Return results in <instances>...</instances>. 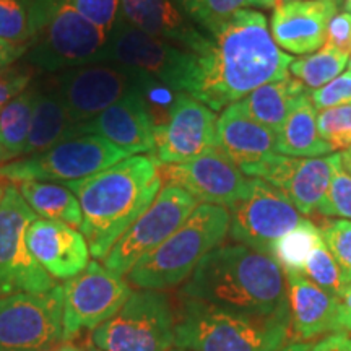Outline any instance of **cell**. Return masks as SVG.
I'll return each mask as SVG.
<instances>
[{
  "instance_id": "1",
  "label": "cell",
  "mask_w": 351,
  "mask_h": 351,
  "mask_svg": "<svg viewBox=\"0 0 351 351\" xmlns=\"http://www.w3.org/2000/svg\"><path fill=\"white\" fill-rule=\"evenodd\" d=\"M293 57L276 46L257 10L236 12L191 52L187 95L223 111L256 88L287 78Z\"/></svg>"
},
{
  "instance_id": "2",
  "label": "cell",
  "mask_w": 351,
  "mask_h": 351,
  "mask_svg": "<svg viewBox=\"0 0 351 351\" xmlns=\"http://www.w3.org/2000/svg\"><path fill=\"white\" fill-rule=\"evenodd\" d=\"M82 208L80 232L91 257L103 258L160 194L163 179L153 155H134L82 181L64 184Z\"/></svg>"
},
{
  "instance_id": "3",
  "label": "cell",
  "mask_w": 351,
  "mask_h": 351,
  "mask_svg": "<svg viewBox=\"0 0 351 351\" xmlns=\"http://www.w3.org/2000/svg\"><path fill=\"white\" fill-rule=\"evenodd\" d=\"M181 295L256 317L289 314L288 283L282 267L245 245H219L202 258Z\"/></svg>"
},
{
  "instance_id": "4",
  "label": "cell",
  "mask_w": 351,
  "mask_h": 351,
  "mask_svg": "<svg viewBox=\"0 0 351 351\" xmlns=\"http://www.w3.org/2000/svg\"><path fill=\"white\" fill-rule=\"evenodd\" d=\"M289 314L256 317L184 298L174 346L186 351H276L287 345Z\"/></svg>"
},
{
  "instance_id": "5",
  "label": "cell",
  "mask_w": 351,
  "mask_h": 351,
  "mask_svg": "<svg viewBox=\"0 0 351 351\" xmlns=\"http://www.w3.org/2000/svg\"><path fill=\"white\" fill-rule=\"evenodd\" d=\"M230 212L212 204L197 205L194 212L160 247L143 257L127 274V282L138 289H165L186 282L202 258L225 241Z\"/></svg>"
},
{
  "instance_id": "6",
  "label": "cell",
  "mask_w": 351,
  "mask_h": 351,
  "mask_svg": "<svg viewBox=\"0 0 351 351\" xmlns=\"http://www.w3.org/2000/svg\"><path fill=\"white\" fill-rule=\"evenodd\" d=\"M108 41V33L78 15L64 0H52L49 15L29 44L25 59L43 72L59 73L104 62Z\"/></svg>"
},
{
  "instance_id": "7",
  "label": "cell",
  "mask_w": 351,
  "mask_h": 351,
  "mask_svg": "<svg viewBox=\"0 0 351 351\" xmlns=\"http://www.w3.org/2000/svg\"><path fill=\"white\" fill-rule=\"evenodd\" d=\"M129 158L106 138L82 134L62 140L47 150L0 166V179L10 182H73L90 178Z\"/></svg>"
},
{
  "instance_id": "8",
  "label": "cell",
  "mask_w": 351,
  "mask_h": 351,
  "mask_svg": "<svg viewBox=\"0 0 351 351\" xmlns=\"http://www.w3.org/2000/svg\"><path fill=\"white\" fill-rule=\"evenodd\" d=\"M176 317L168 295L155 289L132 291L125 304L93 330L99 351H171Z\"/></svg>"
},
{
  "instance_id": "9",
  "label": "cell",
  "mask_w": 351,
  "mask_h": 351,
  "mask_svg": "<svg viewBox=\"0 0 351 351\" xmlns=\"http://www.w3.org/2000/svg\"><path fill=\"white\" fill-rule=\"evenodd\" d=\"M228 212L230 238L267 256L276 241L304 219L282 191L258 178L247 179Z\"/></svg>"
},
{
  "instance_id": "10",
  "label": "cell",
  "mask_w": 351,
  "mask_h": 351,
  "mask_svg": "<svg viewBox=\"0 0 351 351\" xmlns=\"http://www.w3.org/2000/svg\"><path fill=\"white\" fill-rule=\"evenodd\" d=\"M62 340V287L0 296V351H47Z\"/></svg>"
},
{
  "instance_id": "11",
  "label": "cell",
  "mask_w": 351,
  "mask_h": 351,
  "mask_svg": "<svg viewBox=\"0 0 351 351\" xmlns=\"http://www.w3.org/2000/svg\"><path fill=\"white\" fill-rule=\"evenodd\" d=\"M36 218L19 189L7 186L0 200V296L44 293L57 287L26 244V231Z\"/></svg>"
},
{
  "instance_id": "12",
  "label": "cell",
  "mask_w": 351,
  "mask_h": 351,
  "mask_svg": "<svg viewBox=\"0 0 351 351\" xmlns=\"http://www.w3.org/2000/svg\"><path fill=\"white\" fill-rule=\"evenodd\" d=\"M199 202L174 184L161 187L153 204L121 236L104 257V267L112 274L127 276L148 254L160 247L194 212Z\"/></svg>"
},
{
  "instance_id": "13",
  "label": "cell",
  "mask_w": 351,
  "mask_h": 351,
  "mask_svg": "<svg viewBox=\"0 0 351 351\" xmlns=\"http://www.w3.org/2000/svg\"><path fill=\"white\" fill-rule=\"evenodd\" d=\"M54 86L72 121L82 125L142 90V75L119 64L98 62L59 72Z\"/></svg>"
},
{
  "instance_id": "14",
  "label": "cell",
  "mask_w": 351,
  "mask_h": 351,
  "mask_svg": "<svg viewBox=\"0 0 351 351\" xmlns=\"http://www.w3.org/2000/svg\"><path fill=\"white\" fill-rule=\"evenodd\" d=\"M132 291L124 276L91 261L85 270L65 280L62 287L64 339L98 328L125 304Z\"/></svg>"
},
{
  "instance_id": "15",
  "label": "cell",
  "mask_w": 351,
  "mask_h": 351,
  "mask_svg": "<svg viewBox=\"0 0 351 351\" xmlns=\"http://www.w3.org/2000/svg\"><path fill=\"white\" fill-rule=\"evenodd\" d=\"M104 62L119 64L132 72L143 73L181 93L187 91L191 52L138 32L124 20L109 34Z\"/></svg>"
},
{
  "instance_id": "16",
  "label": "cell",
  "mask_w": 351,
  "mask_h": 351,
  "mask_svg": "<svg viewBox=\"0 0 351 351\" xmlns=\"http://www.w3.org/2000/svg\"><path fill=\"white\" fill-rule=\"evenodd\" d=\"M217 112L194 96L181 93L168 121L155 127L153 156L163 166L186 163L217 147Z\"/></svg>"
},
{
  "instance_id": "17",
  "label": "cell",
  "mask_w": 351,
  "mask_h": 351,
  "mask_svg": "<svg viewBox=\"0 0 351 351\" xmlns=\"http://www.w3.org/2000/svg\"><path fill=\"white\" fill-rule=\"evenodd\" d=\"M160 173L168 184L184 189L197 202L226 208L238 199L247 182L243 171L219 148H212L186 163L160 165Z\"/></svg>"
},
{
  "instance_id": "18",
  "label": "cell",
  "mask_w": 351,
  "mask_h": 351,
  "mask_svg": "<svg viewBox=\"0 0 351 351\" xmlns=\"http://www.w3.org/2000/svg\"><path fill=\"white\" fill-rule=\"evenodd\" d=\"M26 244L41 269L54 280H70L90 263V247L80 230L36 218L26 231Z\"/></svg>"
},
{
  "instance_id": "19",
  "label": "cell",
  "mask_w": 351,
  "mask_h": 351,
  "mask_svg": "<svg viewBox=\"0 0 351 351\" xmlns=\"http://www.w3.org/2000/svg\"><path fill=\"white\" fill-rule=\"evenodd\" d=\"M339 12L332 0H295L274 10L270 33L276 46L293 54H313L324 46L328 21Z\"/></svg>"
},
{
  "instance_id": "20",
  "label": "cell",
  "mask_w": 351,
  "mask_h": 351,
  "mask_svg": "<svg viewBox=\"0 0 351 351\" xmlns=\"http://www.w3.org/2000/svg\"><path fill=\"white\" fill-rule=\"evenodd\" d=\"M155 124L145 103L142 90L127 95L95 119L82 124V134L106 138L129 156L155 150Z\"/></svg>"
},
{
  "instance_id": "21",
  "label": "cell",
  "mask_w": 351,
  "mask_h": 351,
  "mask_svg": "<svg viewBox=\"0 0 351 351\" xmlns=\"http://www.w3.org/2000/svg\"><path fill=\"white\" fill-rule=\"evenodd\" d=\"M121 16L132 28L189 52L195 51L205 38L176 0H121Z\"/></svg>"
},
{
  "instance_id": "22",
  "label": "cell",
  "mask_w": 351,
  "mask_h": 351,
  "mask_svg": "<svg viewBox=\"0 0 351 351\" xmlns=\"http://www.w3.org/2000/svg\"><path fill=\"white\" fill-rule=\"evenodd\" d=\"M217 147L243 169L276 152V132L249 117L238 101L219 114Z\"/></svg>"
},
{
  "instance_id": "23",
  "label": "cell",
  "mask_w": 351,
  "mask_h": 351,
  "mask_svg": "<svg viewBox=\"0 0 351 351\" xmlns=\"http://www.w3.org/2000/svg\"><path fill=\"white\" fill-rule=\"evenodd\" d=\"M289 326L300 340L339 332L337 298L315 287L301 274H287ZM298 340V341H300Z\"/></svg>"
},
{
  "instance_id": "24",
  "label": "cell",
  "mask_w": 351,
  "mask_h": 351,
  "mask_svg": "<svg viewBox=\"0 0 351 351\" xmlns=\"http://www.w3.org/2000/svg\"><path fill=\"white\" fill-rule=\"evenodd\" d=\"M77 135H82V125L72 121L56 86H38L32 127L21 158L47 150L52 145Z\"/></svg>"
},
{
  "instance_id": "25",
  "label": "cell",
  "mask_w": 351,
  "mask_h": 351,
  "mask_svg": "<svg viewBox=\"0 0 351 351\" xmlns=\"http://www.w3.org/2000/svg\"><path fill=\"white\" fill-rule=\"evenodd\" d=\"M340 168L339 153L320 158H300L295 171L280 191L301 215L319 213V208L326 202L333 174Z\"/></svg>"
},
{
  "instance_id": "26",
  "label": "cell",
  "mask_w": 351,
  "mask_h": 351,
  "mask_svg": "<svg viewBox=\"0 0 351 351\" xmlns=\"http://www.w3.org/2000/svg\"><path fill=\"white\" fill-rule=\"evenodd\" d=\"M311 90L295 77L288 75L278 82H270L256 88L239 101L249 117L258 124L278 132L293 109Z\"/></svg>"
},
{
  "instance_id": "27",
  "label": "cell",
  "mask_w": 351,
  "mask_h": 351,
  "mask_svg": "<svg viewBox=\"0 0 351 351\" xmlns=\"http://www.w3.org/2000/svg\"><path fill=\"white\" fill-rule=\"evenodd\" d=\"M276 152L293 158H320L332 152L319 134L317 109L309 95L296 104L282 129L276 132Z\"/></svg>"
},
{
  "instance_id": "28",
  "label": "cell",
  "mask_w": 351,
  "mask_h": 351,
  "mask_svg": "<svg viewBox=\"0 0 351 351\" xmlns=\"http://www.w3.org/2000/svg\"><path fill=\"white\" fill-rule=\"evenodd\" d=\"M20 195L28 207L43 219H52L80 228L82 208L78 199L67 186L54 182L25 181L16 184Z\"/></svg>"
},
{
  "instance_id": "29",
  "label": "cell",
  "mask_w": 351,
  "mask_h": 351,
  "mask_svg": "<svg viewBox=\"0 0 351 351\" xmlns=\"http://www.w3.org/2000/svg\"><path fill=\"white\" fill-rule=\"evenodd\" d=\"M38 86L29 85L0 112V166L19 160L28 138Z\"/></svg>"
},
{
  "instance_id": "30",
  "label": "cell",
  "mask_w": 351,
  "mask_h": 351,
  "mask_svg": "<svg viewBox=\"0 0 351 351\" xmlns=\"http://www.w3.org/2000/svg\"><path fill=\"white\" fill-rule=\"evenodd\" d=\"M52 0H0V39L29 44L49 15Z\"/></svg>"
},
{
  "instance_id": "31",
  "label": "cell",
  "mask_w": 351,
  "mask_h": 351,
  "mask_svg": "<svg viewBox=\"0 0 351 351\" xmlns=\"http://www.w3.org/2000/svg\"><path fill=\"white\" fill-rule=\"evenodd\" d=\"M350 56L345 52L320 47L313 54L301 56L289 64V75L300 80L307 90H319L337 78L348 65Z\"/></svg>"
},
{
  "instance_id": "32",
  "label": "cell",
  "mask_w": 351,
  "mask_h": 351,
  "mask_svg": "<svg viewBox=\"0 0 351 351\" xmlns=\"http://www.w3.org/2000/svg\"><path fill=\"white\" fill-rule=\"evenodd\" d=\"M320 239H322V234H320L319 228L304 218L300 225L288 231L271 245L270 256L282 267L285 275H302L307 257L311 256V252Z\"/></svg>"
},
{
  "instance_id": "33",
  "label": "cell",
  "mask_w": 351,
  "mask_h": 351,
  "mask_svg": "<svg viewBox=\"0 0 351 351\" xmlns=\"http://www.w3.org/2000/svg\"><path fill=\"white\" fill-rule=\"evenodd\" d=\"M189 20L204 33H212L236 12L249 7L251 0H176Z\"/></svg>"
},
{
  "instance_id": "34",
  "label": "cell",
  "mask_w": 351,
  "mask_h": 351,
  "mask_svg": "<svg viewBox=\"0 0 351 351\" xmlns=\"http://www.w3.org/2000/svg\"><path fill=\"white\" fill-rule=\"evenodd\" d=\"M302 275L309 282H313L315 287L324 289V291L332 295L333 298H337V300L343 295L346 288L343 280H341L339 265L333 261V257L330 256V252H328V249L326 247L322 239L315 244L311 256L307 257Z\"/></svg>"
},
{
  "instance_id": "35",
  "label": "cell",
  "mask_w": 351,
  "mask_h": 351,
  "mask_svg": "<svg viewBox=\"0 0 351 351\" xmlns=\"http://www.w3.org/2000/svg\"><path fill=\"white\" fill-rule=\"evenodd\" d=\"M322 241L339 265L341 280L351 283V219H328L319 228Z\"/></svg>"
},
{
  "instance_id": "36",
  "label": "cell",
  "mask_w": 351,
  "mask_h": 351,
  "mask_svg": "<svg viewBox=\"0 0 351 351\" xmlns=\"http://www.w3.org/2000/svg\"><path fill=\"white\" fill-rule=\"evenodd\" d=\"M317 129L332 152L351 147V103L319 111Z\"/></svg>"
},
{
  "instance_id": "37",
  "label": "cell",
  "mask_w": 351,
  "mask_h": 351,
  "mask_svg": "<svg viewBox=\"0 0 351 351\" xmlns=\"http://www.w3.org/2000/svg\"><path fill=\"white\" fill-rule=\"evenodd\" d=\"M64 2L91 25L108 34H111L122 20L121 0H64Z\"/></svg>"
},
{
  "instance_id": "38",
  "label": "cell",
  "mask_w": 351,
  "mask_h": 351,
  "mask_svg": "<svg viewBox=\"0 0 351 351\" xmlns=\"http://www.w3.org/2000/svg\"><path fill=\"white\" fill-rule=\"evenodd\" d=\"M319 215L351 219V174L346 173L343 166L333 174L330 189L326 202L319 208Z\"/></svg>"
},
{
  "instance_id": "39",
  "label": "cell",
  "mask_w": 351,
  "mask_h": 351,
  "mask_svg": "<svg viewBox=\"0 0 351 351\" xmlns=\"http://www.w3.org/2000/svg\"><path fill=\"white\" fill-rule=\"evenodd\" d=\"M309 99L313 101L317 111L324 109L341 106V104L351 103V72H343L339 77L333 78L326 86L319 88L309 93Z\"/></svg>"
},
{
  "instance_id": "40",
  "label": "cell",
  "mask_w": 351,
  "mask_h": 351,
  "mask_svg": "<svg viewBox=\"0 0 351 351\" xmlns=\"http://www.w3.org/2000/svg\"><path fill=\"white\" fill-rule=\"evenodd\" d=\"M324 46L328 49L351 54V13L337 12L328 21Z\"/></svg>"
},
{
  "instance_id": "41",
  "label": "cell",
  "mask_w": 351,
  "mask_h": 351,
  "mask_svg": "<svg viewBox=\"0 0 351 351\" xmlns=\"http://www.w3.org/2000/svg\"><path fill=\"white\" fill-rule=\"evenodd\" d=\"M32 80V72L26 69H7L0 72V112L12 99L23 93Z\"/></svg>"
},
{
  "instance_id": "42",
  "label": "cell",
  "mask_w": 351,
  "mask_h": 351,
  "mask_svg": "<svg viewBox=\"0 0 351 351\" xmlns=\"http://www.w3.org/2000/svg\"><path fill=\"white\" fill-rule=\"evenodd\" d=\"M311 351H351V337L346 332H333L311 345Z\"/></svg>"
},
{
  "instance_id": "43",
  "label": "cell",
  "mask_w": 351,
  "mask_h": 351,
  "mask_svg": "<svg viewBox=\"0 0 351 351\" xmlns=\"http://www.w3.org/2000/svg\"><path fill=\"white\" fill-rule=\"evenodd\" d=\"M29 44H16L0 39V72L7 70L20 57H23L29 49Z\"/></svg>"
},
{
  "instance_id": "44",
  "label": "cell",
  "mask_w": 351,
  "mask_h": 351,
  "mask_svg": "<svg viewBox=\"0 0 351 351\" xmlns=\"http://www.w3.org/2000/svg\"><path fill=\"white\" fill-rule=\"evenodd\" d=\"M337 301H339V315H337L339 332H351V283Z\"/></svg>"
},
{
  "instance_id": "45",
  "label": "cell",
  "mask_w": 351,
  "mask_h": 351,
  "mask_svg": "<svg viewBox=\"0 0 351 351\" xmlns=\"http://www.w3.org/2000/svg\"><path fill=\"white\" fill-rule=\"evenodd\" d=\"M287 0H251L249 7H262V8H276Z\"/></svg>"
},
{
  "instance_id": "46",
  "label": "cell",
  "mask_w": 351,
  "mask_h": 351,
  "mask_svg": "<svg viewBox=\"0 0 351 351\" xmlns=\"http://www.w3.org/2000/svg\"><path fill=\"white\" fill-rule=\"evenodd\" d=\"M276 351H311V345L304 341H293V343L283 345L282 348Z\"/></svg>"
},
{
  "instance_id": "47",
  "label": "cell",
  "mask_w": 351,
  "mask_h": 351,
  "mask_svg": "<svg viewBox=\"0 0 351 351\" xmlns=\"http://www.w3.org/2000/svg\"><path fill=\"white\" fill-rule=\"evenodd\" d=\"M340 158H341V166H343V169L348 174H351V147H348L346 150L341 152Z\"/></svg>"
},
{
  "instance_id": "48",
  "label": "cell",
  "mask_w": 351,
  "mask_h": 351,
  "mask_svg": "<svg viewBox=\"0 0 351 351\" xmlns=\"http://www.w3.org/2000/svg\"><path fill=\"white\" fill-rule=\"evenodd\" d=\"M52 351H83L80 346H77V345H72V343H64V345H60V346H57L56 350H52Z\"/></svg>"
},
{
  "instance_id": "49",
  "label": "cell",
  "mask_w": 351,
  "mask_h": 351,
  "mask_svg": "<svg viewBox=\"0 0 351 351\" xmlns=\"http://www.w3.org/2000/svg\"><path fill=\"white\" fill-rule=\"evenodd\" d=\"M345 10L351 13V0H345Z\"/></svg>"
},
{
  "instance_id": "50",
  "label": "cell",
  "mask_w": 351,
  "mask_h": 351,
  "mask_svg": "<svg viewBox=\"0 0 351 351\" xmlns=\"http://www.w3.org/2000/svg\"><path fill=\"white\" fill-rule=\"evenodd\" d=\"M3 192H5V187H3V186H0V200H2V197H3Z\"/></svg>"
},
{
  "instance_id": "51",
  "label": "cell",
  "mask_w": 351,
  "mask_h": 351,
  "mask_svg": "<svg viewBox=\"0 0 351 351\" xmlns=\"http://www.w3.org/2000/svg\"><path fill=\"white\" fill-rule=\"evenodd\" d=\"M348 69H350V72H351V54H350V59H348Z\"/></svg>"
},
{
  "instance_id": "52",
  "label": "cell",
  "mask_w": 351,
  "mask_h": 351,
  "mask_svg": "<svg viewBox=\"0 0 351 351\" xmlns=\"http://www.w3.org/2000/svg\"><path fill=\"white\" fill-rule=\"evenodd\" d=\"M171 351H186V350H179V348H174V350H171Z\"/></svg>"
},
{
  "instance_id": "53",
  "label": "cell",
  "mask_w": 351,
  "mask_h": 351,
  "mask_svg": "<svg viewBox=\"0 0 351 351\" xmlns=\"http://www.w3.org/2000/svg\"><path fill=\"white\" fill-rule=\"evenodd\" d=\"M90 351H99V350H98V348H91Z\"/></svg>"
},
{
  "instance_id": "54",
  "label": "cell",
  "mask_w": 351,
  "mask_h": 351,
  "mask_svg": "<svg viewBox=\"0 0 351 351\" xmlns=\"http://www.w3.org/2000/svg\"><path fill=\"white\" fill-rule=\"evenodd\" d=\"M332 2H337V3H339V2H340V0H332Z\"/></svg>"
},
{
  "instance_id": "55",
  "label": "cell",
  "mask_w": 351,
  "mask_h": 351,
  "mask_svg": "<svg viewBox=\"0 0 351 351\" xmlns=\"http://www.w3.org/2000/svg\"><path fill=\"white\" fill-rule=\"evenodd\" d=\"M287 2H295V0H287Z\"/></svg>"
}]
</instances>
